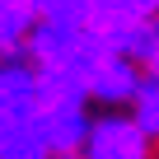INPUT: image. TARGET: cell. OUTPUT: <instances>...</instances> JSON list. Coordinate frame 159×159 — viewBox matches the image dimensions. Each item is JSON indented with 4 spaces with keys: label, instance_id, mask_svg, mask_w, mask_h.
<instances>
[{
    "label": "cell",
    "instance_id": "cell-1",
    "mask_svg": "<svg viewBox=\"0 0 159 159\" xmlns=\"http://www.w3.org/2000/svg\"><path fill=\"white\" fill-rule=\"evenodd\" d=\"M84 159H150V136L136 117H98L84 140Z\"/></svg>",
    "mask_w": 159,
    "mask_h": 159
},
{
    "label": "cell",
    "instance_id": "cell-2",
    "mask_svg": "<svg viewBox=\"0 0 159 159\" xmlns=\"http://www.w3.org/2000/svg\"><path fill=\"white\" fill-rule=\"evenodd\" d=\"M38 122H42V136L52 145V159H75L84 154V140H89V117H84V103H47L38 108Z\"/></svg>",
    "mask_w": 159,
    "mask_h": 159
},
{
    "label": "cell",
    "instance_id": "cell-3",
    "mask_svg": "<svg viewBox=\"0 0 159 159\" xmlns=\"http://www.w3.org/2000/svg\"><path fill=\"white\" fill-rule=\"evenodd\" d=\"M140 80H145L140 66L108 47L94 61V70H89V98H98V103H131L136 89H140Z\"/></svg>",
    "mask_w": 159,
    "mask_h": 159
},
{
    "label": "cell",
    "instance_id": "cell-4",
    "mask_svg": "<svg viewBox=\"0 0 159 159\" xmlns=\"http://www.w3.org/2000/svg\"><path fill=\"white\" fill-rule=\"evenodd\" d=\"M38 103V66L28 61H0V122H14V117H33Z\"/></svg>",
    "mask_w": 159,
    "mask_h": 159
},
{
    "label": "cell",
    "instance_id": "cell-5",
    "mask_svg": "<svg viewBox=\"0 0 159 159\" xmlns=\"http://www.w3.org/2000/svg\"><path fill=\"white\" fill-rule=\"evenodd\" d=\"M112 52L131 56L136 66H145L150 75H159V14H145V19H131V24H117L103 33Z\"/></svg>",
    "mask_w": 159,
    "mask_h": 159
},
{
    "label": "cell",
    "instance_id": "cell-6",
    "mask_svg": "<svg viewBox=\"0 0 159 159\" xmlns=\"http://www.w3.org/2000/svg\"><path fill=\"white\" fill-rule=\"evenodd\" d=\"M0 159H52V145L42 136L38 112L33 117H14V122H0Z\"/></svg>",
    "mask_w": 159,
    "mask_h": 159
},
{
    "label": "cell",
    "instance_id": "cell-7",
    "mask_svg": "<svg viewBox=\"0 0 159 159\" xmlns=\"http://www.w3.org/2000/svg\"><path fill=\"white\" fill-rule=\"evenodd\" d=\"M33 24H38L33 0H0V56L5 61H14V56L28 52Z\"/></svg>",
    "mask_w": 159,
    "mask_h": 159
},
{
    "label": "cell",
    "instance_id": "cell-8",
    "mask_svg": "<svg viewBox=\"0 0 159 159\" xmlns=\"http://www.w3.org/2000/svg\"><path fill=\"white\" fill-rule=\"evenodd\" d=\"M154 14V0H94V14H89V28L108 33L117 24H131V19H145Z\"/></svg>",
    "mask_w": 159,
    "mask_h": 159
},
{
    "label": "cell",
    "instance_id": "cell-9",
    "mask_svg": "<svg viewBox=\"0 0 159 159\" xmlns=\"http://www.w3.org/2000/svg\"><path fill=\"white\" fill-rule=\"evenodd\" d=\"M131 117L140 122V131L150 140H159V75H145L140 80V89L131 98Z\"/></svg>",
    "mask_w": 159,
    "mask_h": 159
},
{
    "label": "cell",
    "instance_id": "cell-10",
    "mask_svg": "<svg viewBox=\"0 0 159 159\" xmlns=\"http://www.w3.org/2000/svg\"><path fill=\"white\" fill-rule=\"evenodd\" d=\"M38 19H66V24H89L94 0H33Z\"/></svg>",
    "mask_w": 159,
    "mask_h": 159
},
{
    "label": "cell",
    "instance_id": "cell-11",
    "mask_svg": "<svg viewBox=\"0 0 159 159\" xmlns=\"http://www.w3.org/2000/svg\"><path fill=\"white\" fill-rule=\"evenodd\" d=\"M154 14H159V0H154Z\"/></svg>",
    "mask_w": 159,
    "mask_h": 159
}]
</instances>
